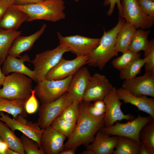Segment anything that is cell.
Listing matches in <instances>:
<instances>
[{
	"label": "cell",
	"instance_id": "obj_1",
	"mask_svg": "<svg viewBox=\"0 0 154 154\" xmlns=\"http://www.w3.org/2000/svg\"><path fill=\"white\" fill-rule=\"evenodd\" d=\"M88 103L82 101L80 103L79 117L72 133L64 145V149L77 148L82 145L86 146L93 141L97 132L105 126V115L94 117L88 113Z\"/></svg>",
	"mask_w": 154,
	"mask_h": 154
},
{
	"label": "cell",
	"instance_id": "obj_2",
	"mask_svg": "<svg viewBox=\"0 0 154 154\" xmlns=\"http://www.w3.org/2000/svg\"><path fill=\"white\" fill-rule=\"evenodd\" d=\"M125 20L119 16L117 25L107 31L104 29L103 35L100 43L90 55L86 64L91 66L97 67L101 70L112 58L117 56L115 49L117 35Z\"/></svg>",
	"mask_w": 154,
	"mask_h": 154
},
{
	"label": "cell",
	"instance_id": "obj_3",
	"mask_svg": "<svg viewBox=\"0 0 154 154\" xmlns=\"http://www.w3.org/2000/svg\"><path fill=\"white\" fill-rule=\"evenodd\" d=\"M64 4L63 0H45L34 3L13 6L27 14V21L42 20L56 22L66 17Z\"/></svg>",
	"mask_w": 154,
	"mask_h": 154
},
{
	"label": "cell",
	"instance_id": "obj_4",
	"mask_svg": "<svg viewBox=\"0 0 154 154\" xmlns=\"http://www.w3.org/2000/svg\"><path fill=\"white\" fill-rule=\"evenodd\" d=\"M0 88V96L9 100L20 99L26 101L31 95L32 80L27 76L13 73L6 76Z\"/></svg>",
	"mask_w": 154,
	"mask_h": 154
},
{
	"label": "cell",
	"instance_id": "obj_5",
	"mask_svg": "<svg viewBox=\"0 0 154 154\" xmlns=\"http://www.w3.org/2000/svg\"><path fill=\"white\" fill-rule=\"evenodd\" d=\"M70 52L63 44L59 43L56 48L37 54L31 61L34 66L37 83L45 79L48 72L59 61L64 54Z\"/></svg>",
	"mask_w": 154,
	"mask_h": 154
},
{
	"label": "cell",
	"instance_id": "obj_6",
	"mask_svg": "<svg viewBox=\"0 0 154 154\" xmlns=\"http://www.w3.org/2000/svg\"><path fill=\"white\" fill-rule=\"evenodd\" d=\"M73 76L59 80L45 79L37 82L34 89L36 97L41 104L54 101L61 96L68 90Z\"/></svg>",
	"mask_w": 154,
	"mask_h": 154
},
{
	"label": "cell",
	"instance_id": "obj_7",
	"mask_svg": "<svg viewBox=\"0 0 154 154\" xmlns=\"http://www.w3.org/2000/svg\"><path fill=\"white\" fill-rule=\"evenodd\" d=\"M73 101L70 94L67 92L54 101L42 104L38 110L37 123L39 127L44 129L50 126L53 120Z\"/></svg>",
	"mask_w": 154,
	"mask_h": 154
},
{
	"label": "cell",
	"instance_id": "obj_8",
	"mask_svg": "<svg viewBox=\"0 0 154 154\" xmlns=\"http://www.w3.org/2000/svg\"><path fill=\"white\" fill-rule=\"evenodd\" d=\"M153 119L149 115L142 117L139 114L136 118L128 122L122 123L117 121L113 125L104 126L100 130L110 135L128 137L141 144L139 139L141 130L145 125Z\"/></svg>",
	"mask_w": 154,
	"mask_h": 154
},
{
	"label": "cell",
	"instance_id": "obj_9",
	"mask_svg": "<svg viewBox=\"0 0 154 154\" xmlns=\"http://www.w3.org/2000/svg\"><path fill=\"white\" fill-rule=\"evenodd\" d=\"M121 4L122 12L119 16L137 29L145 30L153 25L154 19L143 12L136 0H122Z\"/></svg>",
	"mask_w": 154,
	"mask_h": 154
},
{
	"label": "cell",
	"instance_id": "obj_10",
	"mask_svg": "<svg viewBox=\"0 0 154 154\" xmlns=\"http://www.w3.org/2000/svg\"><path fill=\"white\" fill-rule=\"evenodd\" d=\"M59 43L65 46L69 51L77 56L90 55L99 44L100 38H91L77 35L64 37L57 33Z\"/></svg>",
	"mask_w": 154,
	"mask_h": 154
},
{
	"label": "cell",
	"instance_id": "obj_11",
	"mask_svg": "<svg viewBox=\"0 0 154 154\" xmlns=\"http://www.w3.org/2000/svg\"><path fill=\"white\" fill-rule=\"evenodd\" d=\"M0 120L13 131H20L36 141L40 148V139L44 129L40 128L37 122L28 121L25 117L19 115L12 119L2 112H0Z\"/></svg>",
	"mask_w": 154,
	"mask_h": 154
},
{
	"label": "cell",
	"instance_id": "obj_12",
	"mask_svg": "<svg viewBox=\"0 0 154 154\" xmlns=\"http://www.w3.org/2000/svg\"><path fill=\"white\" fill-rule=\"evenodd\" d=\"M103 100L106 107L104 118V126H112L117 121L123 119L130 121L135 118L131 114H125L121 111V106L122 103L119 98L115 87H113Z\"/></svg>",
	"mask_w": 154,
	"mask_h": 154
},
{
	"label": "cell",
	"instance_id": "obj_13",
	"mask_svg": "<svg viewBox=\"0 0 154 154\" xmlns=\"http://www.w3.org/2000/svg\"><path fill=\"white\" fill-rule=\"evenodd\" d=\"M89 55L77 56L72 60L65 59L62 57L48 72L45 79L59 80L73 76L81 68L86 64Z\"/></svg>",
	"mask_w": 154,
	"mask_h": 154
},
{
	"label": "cell",
	"instance_id": "obj_14",
	"mask_svg": "<svg viewBox=\"0 0 154 154\" xmlns=\"http://www.w3.org/2000/svg\"><path fill=\"white\" fill-rule=\"evenodd\" d=\"M106 77L96 73L91 76L84 92L83 101L88 102L103 100L113 88Z\"/></svg>",
	"mask_w": 154,
	"mask_h": 154
},
{
	"label": "cell",
	"instance_id": "obj_15",
	"mask_svg": "<svg viewBox=\"0 0 154 154\" xmlns=\"http://www.w3.org/2000/svg\"><path fill=\"white\" fill-rule=\"evenodd\" d=\"M122 88L137 96L154 97V71L145 72L143 76L124 80Z\"/></svg>",
	"mask_w": 154,
	"mask_h": 154
},
{
	"label": "cell",
	"instance_id": "obj_16",
	"mask_svg": "<svg viewBox=\"0 0 154 154\" xmlns=\"http://www.w3.org/2000/svg\"><path fill=\"white\" fill-rule=\"evenodd\" d=\"M66 137L50 126L44 129L40 149L44 154H59L64 149Z\"/></svg>",
	"mask_w": 154,
	"mask_h": 154
},
{
	"label": "cell",
	"instance_id": "obj_17",
	"mask_svg": "<svg viewBox=\"0 0 154 154\" xmlns=\"http://www.w3.org/2000/svg\"><path fill=\"white\" fill-rule=\"evenodd\" d=\"M88 68L82 66L73 76L67 92L74 101L80 103L83 101V96L91 76Z\"/></svg>",
	"mask_w": 154,
	"mask_h": 154
},
{
	"label": "cell",
	"instance_id": "obj_18",
	"mask_svg": "<svg viewBox=\"0 0 154 154\" xmlns=\"http://www.w3.org/2000/svg\"><path fill=\"white\" fill-rule=\"evenodd\" d=\"M29 56L25 54L19 58L8 54L3 62L1 70L4 75L11 72L24 74L37 82L36 76L34 70H32L24 64V62H31Z\"/></svg>",
	"mask_w": 154,
	"mask_h": 154
},
{
	"label": "cell",
	"instance_id": "obj_19",
	"mask_svg": "<svg viewBox=\"0 0 154 154\" xmlns=\"http://www.w3.org/2000/svg\"><path fill=\"white\" fill-rule=\"evenodd\" d=\"M119 98L124 103H129L136 107L139 110L149 114L154 118V99L146 96H137L122 88L117 89Z\"/></svg>",
	"mask_w": 154,
	"mask_h": 154
},
{
	"label": "cell",
	"instance_id": "obj_20",
	"mask_svg": "<svg viewBox=\"0 0 154 154\" xmlns=\"http://www.w3.org/2000/svg\"><path fill=\"white\" fill-rule=\"evenodd\" d=\"M117 136L110 135L100 130L96 134L93 141L87 145L86 149L95 154H112L117 144Z\"/></svg>",
	"mask_w": 154,
	"mask_h": 154
},
{
	"label": "cell",
	"instance_id": "obj_21",
	"mask_svg": "<svg viewBox=\"0 0 154 154\" xmlns=\"http://www.w3.org/2000/svg\"><path fill=\"white\" fill-rule=\"evenodd\" d=\"M46 27V24H44L39 30L31 35L18 36L13 41L8 54L15 57H21V54L31 48L35 41L44 33Z\"/></svg>",
	"mask_w": 154,
	"mask_h": 154
},
{
	"label": "cell",
	"instance_id": "obj_22",
	"mask_svg": "<svg viewBox=\"0 0 154 154\" xmlns=\"http://www.w3.org/2000/svg\"><path fill=\"white\" fill-rule=\"evenodd\" d=\"M28 17L26 13L12 5L0 19V29L17 31Z\"/></svg>",
	"mask_w": 154,
	"mask_h": 154
},
{
	"label": "cell",
	"instance_id": "obj_23",
	"mask_svg": "<svg viewBox=\"0 0 154 154\" xmlns=\"http://www.w3.org/2000/svg\"><path fill=\"white\" fill-rule=\"evenodd\" d=\"M136 29L133 25L125 21L116 36L115 49L117 52L123 53L129 50L132 37Z\"/></svg>",
	"mask_w": 154,
	"mask_h": 154
},
{
	"label": "cell",
	"instance_id": "obj_24",
	"mask_svg": "<svg viewBox=\"0 0 154 154\" xmlns=\"http://www.w3.org/2000/svg\"><path fill=\"white\" fill-rule=\"evenodd\" d=\"M25 102L20 99L9 100L0 96V112L10 114L13 118L19 115L25 117L27 116Z\"/></svg>",
	"mask_w": 154,
	"mask_h": 154
},
{
	"label": "cell",
	"instance_id": "obj_25",
	"mask_svg": "<svg viewBox=\"0 0 154 154\" xmlns=\"http://www.w3.org/2000/svg\"><path fill=\"white\" fill-rule=\"evenodd\" d=\"M0 136L9 147L19 154H25L20 138L18 137L4 122L0 120Z\"/></svg>",
	"mask_w": 154,
	"mask_h": 154
},
{
	"label": "cell",
	"instance_id": "obj_26",
	"mask_svg": "<svg viewBox=\"0 0 154 154\" xmlns=\"http://www.w3.org/2000/svg\"><path fill=\"white\" fill-rule=\"evenodd\" d=\"M21 31L0 29V64L1 65L8 55L15 38L22 34Z\"/></svg>",
	"mask_w": 154,
	"mask_h": 154
},
{
	"label": "cell",
	"instance_id": "obj_27",
	"mask_svg": "<svg viewBox=\"0 0 154 154\" xmlns=\"http://www.w3.org/2000/svg\"><path fill=\"white\" fill-rule=\"evenodd\" d=\"M117 136L113 154H139L141 144L128 137Z\"/></svg>",
	"mask_w": 154,
	"mask_h": 154
},
{
	"label": "cell",
	"instance_id": "obj_28",
	"mask_svg": "<svg viewBox=\"0 0 154 154\" xmlns=\"http://www.w3.org/2000/svg\"><path fill=\"white\" fill-rule=\"evenodd\" d=\"M150 33V30L136 29L132 37L129 50L135 53L141 50L144 51L148 43V38Z\"/></svg>",
	"mask_w": 154,
	"mask_h": 154
},
{
	"label": "cell",
	"instance_id": "obj_29",
	"mask_svg": "<svg viewBox=\"0 0 154 154\" xmlns=\"http://www.w3.org/2000/svg\"><path fill=\"white\" fill-rule=\"evenodd\" d=\"M147 61L146 58H140L135 60L126 67L119 70V78L122 80H127L132 79L140 72L142 68Z\"/></svg>",
	"mask_w": 154,
	"mask_h": 154
},
{
	"label": "cell",
	"instance_id": "obj_30",
	"mask_svg": "<svg viewBox=\"0 0 154 154\" xmlns=\"http://www.w3.org/2000/svg\"><path fill=\"white\" fill-rule=\"evenodd\" d=\"M140 53H135L128 50L123 52L121 56L114 59L112 64L115 68L120 70L140 58Z\"/></svg>",
	"mask_w": 154,
	"mask_h": 154
},
{
	"label": "cell",
	"instance_id": "obj_31",
	"mask_svg": "<svg viewBox=\"0 0 154 154\" xmlns=\"http://www.w3.org/2000/svg\"><path fill=\"white\" fill-rule=\"evenodd\" d=\"M76 124L75 123L67 121L58 116L53 120L50 126L68 138L72 133Z\"/></svg>",
	"mask_w": 154,
	"mask_h": 154
},
{
	"label": "cell",
	"instance_id": "obj_32",
	"mask_svg": "<svg viewBox=\"0 0 154 154\" xmlns=\"http://www.w3.org/2000/svg\"><path fill=\"white\" fill-rule=\"evenodd\" d=\"M141 142L145 143L154 148V120L149 121L142 128L139 133Z\"/></svg>",
	"mask_w": 154,
	"mask_h": 154
},
{
	"label": "cell",
	"instance_id": "obj_33",
	"mask_svg": "<svg viewBox=\"0 0 154 154\" xmlns=\"http://www.w3.org/2000/svg\"><path fill=\"white\" fill-rule=\"evenodd\" d=\"M80 103L74 101L59 116L68 121L76 123L79 116Z\"/></svg>",
	"mask_w": 154,
	"mask_h": 154
},
{
	"label": "cell",
	"instance_id": "obj_34",
	"mask_svg": "<svg viewBox=\"0 0 154 154\" xmlns=\"http://www.w3.org/2000/svg\"><path fill=\"white\" fill-rule=\"evenodd\" d=\"M20 139L25 154H44L38 143L32 139L23 134Z\"/></svg>",
	"mask_w": 154,
	"mask_h": 154
},
{
	"label": "cell",
	"instance_id": "obj_35",
	"mask_svg": "<svg viewBox=\"0 0 154 154\" xmlns=\"http://www.w3.org/2000/svg\"><path fill=\"white\" fill-rule=\"evenodd\" d=\"M144 58L147 59L145 63V72L154 71V40L149 41L147 46L144 51Z\"/></svg>",
	"mask_w": 154,
	"mask_h": 154
},
{
	"label": "cell",
	"instance_id": "obj_36",
	"mask_svg": "<svg viewBox=\"0 0 154 154\" xmlns=\"http://www.w3.org/2000/svg\"><path fill=\"white\" fill-rule=\"evenodd\" d=\"M38 106V102L35 95V90L33 89L31 95L25 102V111L27 114H33L37 110Z\"/></svg>",
	"mask_w": 154,
	"mask_h": 154
},
{
	"label": "cell",
	"instance_id": "obj_37",
	"mask_svg": "<svg viewBox=\"0 0 154 154\" xmlns=\"http://www.w3.org/2000/svg\"><path fill=\"white\" fill-rule=\"evenodd\" d=\"M143 12L154 19V1L151 0H136Z\"/></svg>",
	"mask_w": 154,
	"mask_h": 154
},
{
	"label": "cell",
	"instance_id": "obj_38",
	"mask_svg": "<svg viewBox=\"0 0 154 154\" xmlns=\"http://www.w3.org/2000/svg\"><path fill=\"white\" fill-rule=\"evenodd\" d=\"M116 4L119 11V16H120L122 12L121 0H104V6L110 5L109 9L107 12L108 16H110L112 15Z\"/></svg>",
	"mask_w": 154,
	"mask_h": 154
},
{
	"label": "cell",
	"instance_id": "obj_39",
	"mask_svg": "<svg viewBox=\"0 0 154 154\" xmlns=\"http://www.w3.org/2000/svg\"><path fill=\"white\" fill-rule=\"evenodd\" d=\"M88 113L91 116L94 117H100L105 115L106 109L100 110L94 106L93 104L89 102L87 107Z\"/></svg>",
	"mask_w": 154,
	"mask_h": 154
},
{
	"label": "cell",
	"instance_id": "obj_40",
	"mask_svg": "<svg viewBox=\"0 0 154 154\" xmlns=\"http://www.w3.org/2000/svg\"><path fill=\"white\" fill-rule=\"evenodd\" d=\"M15 3V0H0V19L8 9Z\"/></svg>",
	"mask_w": 154,
	"mask_h": 154
},
{
	"label": "cell",
	"instance_id": "obj_41",
	"mask_svg": "<svg viewBox=\"0 0 154 154\" xmlns=\"http://www.w3.org/2000/svg\"><path fill=\"white\" fill-rule=\"evenodd\" d=\"M154 148L148 144L141 142L139 154H154Z\"/></svg>",
	"mask_w": 154,
	"mask_h": 154
},
{
	"label": "cell",
	"instance_id": "obj_42",
	"mask_svg": "<svg viewBox=\"0 0 154 154\" xmlns=\"http://www.w3.org/2000/svg\"><path fill=\"white\" fill-rule=\"evenodd\" d=\"M45 0H15V5H24L40 2Z\"/></svg>",
	"mask_w": 154,
	"mask_h": 154
},
{
	"label": "cell",
	"instance_id": "obj_43",
	"mask_svg": "<svg viewBox=\"0 0 154 154\" xmlns=\"http://www.w3.org/2000/svg\"><path fill=\"white\" fill-rule=\"evenodd\" d=\"M9 148L7 144L0 136V154H7Z\"/></svg>",
	"mask_w": 154,
	"mask_h": 154
},
{
	"label": "cell",
	"instance_id": "obj_44",
	"mask_svg": "<svg viewBox=\"0 0 154 154\" xmlns=\"http://www.w3.org/2000/svg\"><path fill=\"white\" fill-rule=\"evenodd\" d=\"M94 102L93 105L96 108L100 110L106 109V105L103 100H98Z\"/></svg>",
	"mask_w": 154,
	"mask_h": 154
},
{
	"label": "cell",
	"instance_id": "obj_45",
	"mask_svg": "<svg viewBox=\"0 0 154 154\" xmlns=\"http://www.w3.org/2000/svg\"><path fill=\"white\" fill-rule=\"evenodd\" d=\"M77 148H70L64 149L59 154H74Z\"/></svg>",
	"mask_w": 154,
	"mask_h": 154
},
{
	"label": "cell",
	"instance_id": "obj_46",
	"mask_svg": "<svg viewBox=\"0 0 154 154\" xmlns=\"http://www.w3.org/2000/svg\"><path fill=\"white\" fill-rule=\"evenodd\" d=\"M1 65L0 64V88L1 86H2V84L6 76L2 71L1 66Z\"/></svg>",
	"mask_w": 154,
	"mask_h": 154
},
{
	"label": "cell",
	"instance_id": "obj_47",
	"mask_svg": "<svg viewBox=\"0 0 154 154\" xmlns=\"http://www.w3.org/2000/svg\"><path fill=\"white\" fill-rule=\"evenodd\" d=\"M82 154H95L93 151L88 149H86L82 151L81 153Z\"/></svg>",
	"mask_w": 154,
	"mask_h": 154
},
{
	"label": "cell",
	"instance_id": "obj_48",
	"mask_svg": "<svg viewBox=\"0 0 154 154\" xmlns=\"http://www.w3.org/2000/svg\"><path fill=\"white\" fill-rule=\"evenodd\" d=\"M7 154H19L14 150L9 148L7 151Z\"/></svg>",
	"mask_w": 154,
	"mask_h": 154
},
{
	"label": "cell",
	"instance_id": "obj_49",
	"mask_svg": "<svg viewBox=\"0 0 154 154\" xmlns=\"http://www.w3.org/2000/svg\"><path fill=\"white\" fill-rule=\"evenodd\" d=\"M76 2H78L79 1V0H74Z\"/></svg>",
	"mask_w": 154,
	"mask_h": 154
},
{
	"label": "cell",
	"instance_id": "obj_50",
	"mask_svg": "<svg viewBox=\"0 0 154 154\" xmlns=\"http://www.w3.org/2000/svg\"><path fill=\"white\" fill-rule=\"evenodd\" d=\"M151 0L154 1V0Z\"/></svg>",
	"mask_w": 154,
	"mask_h": 154
}]
</instances>
